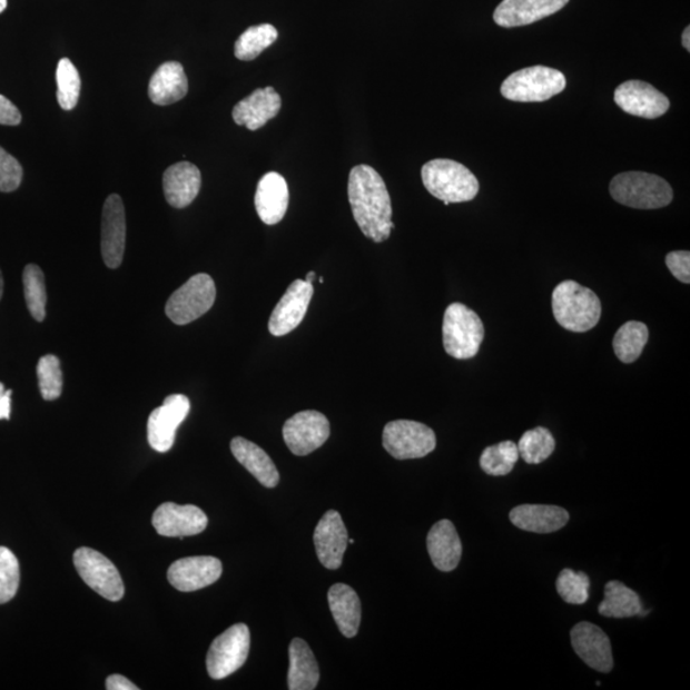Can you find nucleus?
<instances>
[{
  "label": "nucleus",
  "instance_id": "39448f33",
  "mask_svg": "<svg viewBox=\"0 0 690 690\" xmlns=\"http://www.w3.org/2000/svg\"><path fill=\"white\" fill-rule=\"evenodd\" d=\"M485 338L480 316L463 304H452L445 310L443 323L444 348L448 356L470 359L477 356Z\"/></svg>",
  "mask_w": 690,
  "mask_h": 690
},
{
  "label": "nucleus",
  "instance_id": "c9c22d12",
  "mask_svg": "<svg viewBox=\"0 0 690 690\" xmlns=\"http://www.w3.org/2000/svg\"><path fill=\"white\" fill-rule=\"evenodd\" d=\"M57 98L60 108L63 110H72L76 108L80 99L81 79L80 73L73 66L71 60L62 58L57 67Z\"/></svg>",
  "mask_w": 690,
  "mask_h": 690
},
{
  "label": "nucleus",
  "instance_id": "aec40b11",
  "mask_svg": "<svg viewBox=\"0 0 690 690\" xmlns=\"http://www.w3.org/2000/svg\"><path fill=\"white\" fill-rule=\"evenodd\" d=\"M569 0H503L494 12L496 24L521 28L562 11Z\"/></svg>",
  "mask_w": 690,
  "mask_h": 690
},
{
  "label": "nucleus",
  "instance_id": "423d86ee",
  "mask_svg": "<svg viewBox=\"0 0 690 690\" xmlns=\"http://www.w3.org/2000/svg\"><path fill=\"white\" fill-rule=\"evenodd\" d=\"M565 86V76L558 69L534 66L506 77L500 92L505 99L512 101L542 102L563 92Z\"/></svg>",
  "mask_w": 690,
  "mask_h": 690
},
{
  "label": "nucleus",
  "instance_id": "de8ad7c7",
  "mask_svg": "<svg viewBox=\"0 0 690 690\" xmlns=\"http://www.w3.org/2000/svg\"><path fill=\"white\" fill-rule=\"evenodd\" d=\"M316 278H317L316 273L309 272L306 276V282L309 284H313Z\"/></svg>",
  "mask_w": 690,
  "mask_h": 690
},
{
  "label": "nucleus",
  "instance_id": "bb28decb",
  "mask_svg": "<svg viewBox=\"0 0 690 690\" xmlns=\"http://www.w3.org/2000/svg\"><path fill=\"white\" fill-rule=\"evenodd\" d=\"M188 92V80L183 65L167 62L151 77L149 98L157 106L166 107L183 100Z\"/></svg>",
  "mask_w": 690,
  "mask_h": 690
},
{
  "label": "nucleus",
  "instance_id": "5701e85b",
  "mask_svg": "<svg viewBox=\"0 0 690 690\" xmlns=\"http://www.w3.org/2000/svg\"><path fill=\"white\" fill-rule=\"evenodd\" d=\"M162 188L170 206L185 209L200 193L201 171L193 162H177L164 172Z\"/></svg>",
  "mask_w": 690,
  "mask_h": 690
},
{
  "label": "nucleus",
  "instance_id": "9b49d317",
  "mask_svg": "<svg viewBox=\"0 0 690 690\" xmlns=\"http://www.w3.org/2000/svg\"><path fill=\"white\" fill-rule=\"evenodd\" d=\"M331 436V422L323 413L304 411L295 414L283 426V437L289 451L298 456L322 447Z\"/></svg>",
  "mask_w": 690,
  "mask_h": 690
},
{
  "label": "nucleus",
  "instance_id": "f257e3e1",
  "mask_svg": "<svg viewBox=\"0 0 690 690\" xmlns=\"http://www.w3.org/2000/svg\"><path fill=\"white\" fill-rule=\"evenodd\" d=\"M348 197L359 229L382 244L394 229L391 195L382 176L368 166H357L349 172Z\"/></svg>",
  "mask_w": 690,
  "mask_h": 690
},
{
  "label": "nucleus",
  "instance_id": "a18cd8bd",
  "mask_svg": "<svg viewBox=\"0 0 690 690\" xmlns=\"http://www.w3.org/2000/svg\"><path fill=\"white\" fill-rule=\"evenodd\" d=\"M681 42H683V47L687 49V51H690V28L689 26L684 30L683 37H681Z\"/></svg>",
  "mask_w": 690,
  "mask_h": 690
},
{
  "label": "nucleus",
  "instance_id": "e433bc0d",
  "mask_svg": "<svg viewBox=\"0 0 690 690\" xmlns=\"http://www.w3.org/2000/svg\"><path fill=\"white\" fill-rule=\"evenodd\" d=\"M38 379L42 398L56 401L63 391V373L55 355L42 356L38 362Z\"/></svg>",
  "mask_w": 690,
  "mask_h": 690
},
{
  "label": "nucleus",
  "instance_id": "473e14b6",
  "mask_svg": "<svg viewBox=\"0 0 690 690\" xmlns=\"http://www.w3.org/2000/svg\"><path fill=\"white\" fill-rule=\"evenodd\" d=\"M22 280L26 305L31 316L39 323L45 322L48 302L45 273L38 265L29 264L24 267Z\"/></svg>",
  "mask_w": 690,
  "mask_h": 690
},
{
  "label": "nucleus",
  "instance_id": "6e6552de",
  "mask_svg": "<svg viewBox=\"0 0 690 690\" xmlns=\"http://www.w3.org/2000/svg\"><path fill=\"white\" fill-rule=\"evenodd\" d=\"M383 445L395 460H418L435 451L436 435L421 422L396 420L384 427Z\"/></svg>",
  "mask_w": 690,
  "mask_h": 690
},
{
  "label": "nucleus",
  "instance_id": "58836bf2",
  "mask_svg": "<svg viewBox=\"0 0 690 690\" xmlns=\"http://www.w3.org/2000/svg\"><path fill=\"white\" fill-rule=\"evenodd\" d=\"M20 585V564L10 549L0 546V605L10 602Z\"/></svg>",
  "mask_w": 690,
  "mask_h": 690
},
{
  "label": "nucleus",
  "instance_id": "412c9836",
  "mask_svg": "<svg viewBox=\"0 0 690 690\" xmlns=\"http://www.w3.org/2000/svg\"><path fill=\"white\" fill-rule=\"evenodd\" d=\"M289 205L287 180L279 172H267L257 185L255 206L266 226H275L286 217Z\"/></svg>",
  "mask_w": 690,
  "mask_h": 690
},
{
  "label": "nucleus",
  "instance_id": "a878e982",
  "mask_svg": "<svg viewBox=\"0 0 690 690\" xmlns=\"http://www.w3.org/2000/svg\"><path fill=\"white\" fill-rule=\"evenodd\" d=\"M235 459L267 489L278 486L280 476L270 456L263 448L245 437H235L230 443Z\"/></svg>",
  "mask_w": 690,
  "mask_h": 690
},
{
  "label": "nucleus",
  "instance_id": "b1692460",
  "mask_svg": "<svg viewBox=\"0 0 690 690\" xmlns=\"http://www.w3.org/2000/svg\"><path fill=\"white\" fill-rule=\"evenodd\" d=\"M427 550L438 571L452 572L459 566L462 542L451 521L443 520L434 524L427 534Z\"/></svg>",
  "mask_w": 690,
  "mask_h": 690
},
{
  "label": "nucleus",
  "instance_id": "cd10ccee",
  "mask_svg": "<svg viewBox=\"0 0 690 690\" xmlns=\"http://www.w3.org/2000/svg\"><path fill=\"white\" fill-rule=\"evenodd\" d=\"M329 608L344 637L353 638L358 633L362 608L358 594L352 586L344 583H336L327 593Z\"/></svg>",
  "mask_w": 690,
  "mask_h": 690
},
{
  "label": "nucleus",
  "instance_id": "ddd939ff",
  "mask_svg": "<svg viewBox=\"0 0 690 690\" xmlns=\"http://www.w3.org/2000/svg\"><path fill=\"white\" fill-rule=\"evenodd\" d=\"M126 211L122 198L110 195L102 207L101 255L110 269L122 265L126 249Z\"/></svg>",
  "mask_w": 690,
  "mask_h": 690
},
{
  "label": "nucleus",
  "instance_id": "7ed1b4c3",
  "mask_svg": "<svg viewBox=\"0 0 690 690\" xmlns=\"http://www.w3.org/2000/svg\"><path fill=\"white\" fill-rule=\"evenodd\" d=\"M421 176L427 191L445 206L472 201L480 191L476 176L459 161L431 160L422 167Z\"/></svg>",
  "mask_w": 690,
  "mask_h": 690
},
{
  "label": "nucleus",
  "instance_id": "20e7f679",
  "mask_svg": "<svg viewBox=\"0 0 690 690\" xmlns=\"http://www.w3.org/2000/svg\"><path fill=\"white\" fill-rule=\"evenodd\" d=\"M610 195L617 203L641 210L661 209L674 198L666 179L644 171H625L612 178Z\"/></svg>",
  "mask_w": 690,
  "mask_h": 690
},
{
  "label": "nucleus",
  "instance_id": "37998d69",
  "mask_svg": "<svg viewBox=\"0 0 690 690\" xmlns=\"http://www.w3.org/2000/svg\"><path fill=\"white\" fill-rule=\"evenodd\" d=\"M11 396L12 391H6V386L0 383V420L11 417Z\"/></svg>",
  "mask_w": 690,
  "mask_h": 690
},
{
  "label": "nucleus",
  "instance_id": "4468645a",
  "mask_svg": "<svg viewBox=\"0 0 690 690\" xmlns=\"http://www.w3.org/2000/svg\"><path fill=\"white\" fill-rule=\"evenodd\" d=\"M614 100L617 106L625 114L655 119L668 114L670 101L652 85L644 81H627L615 90Z\"/></svg>",
  "mask_w": 690,
  "mask_h": 690
},
{
  "label": "nucleus",
  "instance_id": "f8f14e48",
  "mask_svg": "<svg viewBox=\"0 0 690 690\" xmlns=\"http://www.w3.org/2000/svg\"><path fill=\"white\" fill-rule=\"evenodd\" d=\"M191 403L186 395L167 396L161 407L154 410L148 421V440L154 451L167 453L175 444L177 430L188 416Z\"/></svg>",
  "mask_w": 690,
  "mask_h": 690
},
{
  "label": "nucleus",
  "instance_id": "c85d7f7f",
  "mask_svg": "<svg viewBox=\"0 0 690 690\" xmlns=\"http://www.w3.org/2000/svg\"><path fill=\"white\" fill-rule=\"evenodd\" d=\"M321 680L315 654L309 645L300 638L293 640L289 645L288 688L290 690L316 689Z\"/></svg>",
  "mask_w": 690,
  "mask_h": 690
},
{
  "label": "nucleus",
  "instance_id": "a19ab883",
  "mask_svg": "<svg viewBox=\"0 0 690 690\" xmlns=\"http://www.w3.org/2000/svg\"><path fill=\"white\" fill-rule=\"evenodd\" d=\"M667 266L672 276L679 282L690 283V253L674 252L667 256Z\"/></svg>",
  "mask_w": 690,
  "mask_h": 690
},
{
  "label": "nucleus",
  "instance_id": "7c9ffc66",
  "mask_svg": "<svg viewBox=\"0 0 690 690\" xmlns=\"http://www.w3.org/2000/svg\"><path fill=\"white\" fill-rule=\"evenodd\" d=\"M649 327L640 322H629L620 326L612 341L617 357L623 364H633L641 357L649 342Z\"/></svg>",
  "mask_w": 690,
  "mask_h": 690
},
{
  "label": "nucleus",
  "instance_id": "a211bd4d",
  "mask_svg": "<svg viewBox=\"0 0 690 690\" xmlns=\"http://www.w3.org/2000/svg\"><path fill=\"white\" fill-rule=\"evenodd\" d=\"M571 640L574 651L585 666L600 672H610L614 668L611 642L598 625L582 621L572 629Z\"/></svg>",
  "mask_w": 690,
  "mask_h": 690
},
{
  "label": "nucleus",
  "instance_id": "4c0bfd02",
  "mask_svg": "<svg viewBox=\"0 0 690 690\" xmlns=\"http://www.w3.org/2000/svg\"><path fill=\"white\" fill-rule=\"evenodd\" d=\"M591 581L583 572L575 573L572 569H564L556 580V590L565 602L572 605H583L590 598Z\"/></svg>",
  "mask_w": 690,
  "mask_h": 690
},
{
  "label": "nucleus",
  "instance_id": "f03ea898",
  "mask_svg": "<svg viewBox=\"0 0 690 690\" xmlns=\"http://www.w3.org/2000/svg\"><path fill=\"white\" fill-rule=\"evenodd\" d=\"M552 313L565 331L585 333L599 324L602 306L597 293L576 282L565 280L552 292Z\"/></svg>",
  "mask_w": 690,
  "mask_h": 690
},
{
  "label": "nucleus",
  "instance_id": "f704fd0d",
  "mask_svg": "<svg viewBox=\"0 0 690 690\" xmlns=\"http://www.w3.org/2000/svg\"><path fill=\"white\" fill-rule=\"evenodd\" d=\"M518 460H520L518 446L507 440V442L486 447L481 455L480 465L482 471L490 476L500 477L511 473Z\"/></svg>",
  "mask_w": 690,
  "mask_h": 690
},
{
  "label": "nucleus",
  "instance_id": "f3484780",
  "mask_svg": "<svg viewBox=\"0 0 690 690\" xmlns=\"http://www.w3.org/2000/svg\"><path fill=\"white\" fill-rule=\"evenodd\" d=\"M221 573L223 565L217 558H185L170 565L168 581L180 592H194L217 582Z\"/></svg>",
  "mask_w": 690,
  "mask_h": 690
},
{
  "label": "nucleus",
  "instance_id": "1a4fd4ad",
  "mask_svg": "<svg viewBox=\"0 0 690 690\" xmlns=\"http://www.w3.org/2000/svg\"><path fill=\"white\" fill-rule=\"evenodd\" d=\"M252 634L246 624H236L215 638L207 652L206 668L215 680L227 678L236 672L248 658Z\"/></svg>",
  "mask_w": 690,
  "mask_h": 690
},
{
  "label": "nucleus",
  "instance_id": "09e8293b",
  "mask_svg": "<svg viewBox=\"0 0 690 690\" xmlns=\"http://www.w3.org/2000/svg\"><path fill=\"white\" fill-rule=\"evenodd\" d=\"M8 6V0H0V13H2Z\"/></svg>",
  "mask_w": 690,
  "mask_h": 690
},
{
  "label": "nucleus",
  "instance_id": "dca6fc26",
  "mask_svg": "<svg viewBox=\"0 0 690 690\" xmlns=\"http://www.w3.org/2000/svg\"><path fill=\"white\" fill-rule=\"evenodd\" d=\"M314 296L313 284L306 280H295L273 310L269 321V332L274 336L287 335L297 329L304 322L309 302Z\"/></svg>",
  "mask_w": 690,
  "mask_h": 690
},
{
  "label": "nucleus",
  "instance_id": "9d476101",
  "mask_svg": "<svg viewBox=\"0 0 690 690\" xmlns=\"http://www.w3.org/2000/svg\"><path fill=\"white\" fill-rule=\"evenodd\" d=\"M73 563L83 582L109 601L122 600L125 584L118 569L100 552L89 548L76 550Z\"/></svg>",
  "mask_w": 690,
  "mask_h": 690
},
{
  "label": "nucleus",
  "instance_id": "2eb2a0df",
  "mask_svg": "<svg viewBox=\"0 0 690 690\" xmlns=\"http://www.w3.org/2000/svg\"><path fill=\"white\" fill-rule=\"evenodd\" d=\"M206 514L195 505L164 503L152 515L154 529L166 538L195 536L206 530Z\"/></svg>",
  "mask_w": 690,
  "mask_h": 690
},
{
  "label": "nucleus",
  "instance_id": "6ab92c4d",
  "mask_svg": "<svg viewBox=\"0 0 690 690\" xmlns=\"http://www.w3.org/2000/svg\"><path fill=\"white\" fill-rule=\"evenodd\" d=\"M348 540L342 515L336 511L326 512L314 533L317 558L326 569L341 568Z\"/></svg>",
  "mask_w": 690,
  "mask_h": 690
},
{
  "label": "nucleus",
  "instance_id": "c756f323",
  "mask_svg": "<svg viewBox=\"0 0 690 690\" xmlns=\"http://www.w3.org/2000/svg\"><path fill=\"white\" fill-rule=\"evenodd\" d=\"M599 612L607 618H633L641 614L642 602L624 583L611 581L605 585V600L600 603Z\"/></svg>",
  "mask_w": 690,
  "mask_h": 690
},
{
  "label": "nucleus",
  "instance_id": "2f4dec72",
  "mask_svg": "<svg viewBox=\"0 0 690 690\" xmlns=\"http://www.w3.org/2000/svg\"><path fill=\"white\" fill-rule=\"evenodd\" d=\"M276 39H278V30L273 24L252 26L236 41L235 56L239 60L249 62L272 47Z\"/></svg>",
  "mask_w": 690,
  "mask_h": 690
},
{
  "label": "nucleus",
  "instance_id": "72a5a7b5",
  "mask_svg": "<svg viewBox=\"0 0 690 690\" xmlns=\"http://www.w3.org/2000/svg\"><path fill=\"white\" fill-rule=\"evenodd\" d=\"M516 446L525 463L540 464L554 453L555 438L548 428L536 427L524 433Z\"/></svg>",
  "mask_w": 690,
  "mask_h": 690
},
{
  "label": "nucleus",
  "instance_id": "c03bdc74",
  "mask_svg": "<svg viewBox=\"0 0 690 690\" xmlns=\"http://www.w3.org/2000/svg\"><path fill=\"white\" fill-rule=\"evenodd\" d=\"M107 689L108 690H137L138 687L135 686L132 683V681H129L127 678L122 677V676H110L107 679Z\"/></svg>",
  "mask_w": 690,
  "mask_h": 690
},
{
  "label": "nucleus",
  "instance_id": "49530a36",
  "mask_svg": "<svg viewBox=\"0 0 690 690\" xmlns=\"http://www.w3.org/2000/svg\"><path fill=\"white\" fill-rule=\"evenodd\" d=\"M3 292H4V279H3L2 270H0V299H2L3 297Z\"/></svg>",
  "mask_w": 690,
  "mask_h": 690
},
{
  "label": "nucleus",
  "instance_id": "0eeeda50",
  "mask_svg": "<svg viewBox=\"0 0 690 690\" xmlns=\"http://www.w3.org/2000/svg\"><path fill=\"white\" fill-rule=\"evenodd\" d=\"M217 287L210 275L196 274L177 289L167 302L166 314L177 325H187L210 310Z\"/></svg>",
  "mask_w": 690,
  "mask_h": 690
},
{
  "label": "nucleus",
  "instance_id": "ea45409f",
  "mask_svg": "<svg viewBox=\"0 0 690 690\" xmlns=\"http://www.w3.org/2000/svg\"><path fill=\"white\" fill-rule=\"evenodd\" d=\"M23 169L19 160L0 148V193L10 194L21 186Z\"/></svg>",
  "mask_w": 690,
  "mask_h": 690
},
{
  "label": "nucleus",
  "instance_id": "393cba45",
  "mask_svg": "<svg viewBox=\"0 0 690 690\" xmlns=\"http://www.w3.org/2000/svg\"><path fill=\"white\" fill-rule=\"evenodd\" d=\"M512 523L515 528L533 533H552L565 528L569 513L555 505L525 504L512 509Z\"/></svg>",
  "mask_w": 690,
  "mask_h": 690
},
{
  "label": "nucleus",
  "instance_id": "79ce46f5",
  "mask_svg": "<svg viewBox=\"0 0 690 690\" xmlns=\"http://www.w3.org/2000/svg\"><path fill=\"white\" fill-rule=\"evenodd\" d=\"M22 122V116L19 108L14 103L0 95V125L19 126Z\"/></svg>",
  "mask_w": 690,
  "mask_h": 690
},
{
  "label": "nucleus",
  "instance_id": "4be33fe9",
  "mask_svg": "<svg viewBox=\"0 0 690 690\" xmlns=\"http://www.w3.org/2000/svg\"><path fill=\"white\" fill-rule=\"evenodd\" d=\"M280 108L282 98L274 88L257 89L233 108L231 116L238 126L257 131L278 116Z\"/></svg>",
  "mask_w": 690,
  "mask_h": 690
}]
</instances>
